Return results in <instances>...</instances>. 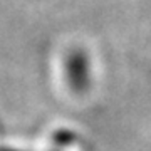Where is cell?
<instances>
[{
  "mask_svg": "<svg viewBox=\"0 0 151 151\" xmlns=\"http://www.w3.org/2000/svg\"><path fill=\"white\" fill-rule=\"evenodd\" d=\"M65 77L72 91H86L89 84V59L82 50H72L65 59Z\"/></svg>",
  "mask_w": 151,
  "mask_h": 151,
  "instance_id": "6da1fadb",
  "label": "cell"
}]
</instances>
